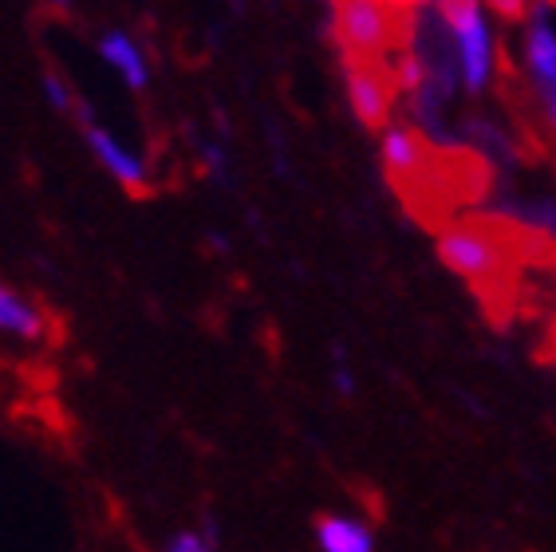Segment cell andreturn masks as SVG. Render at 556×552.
Listing matches in <instances>:
<instances>
[{"mask_svg": "<svg viewBox=\"0 0 556 552\" xmlns=\"http://www.w3.org/2000/svg\"><path fill=\"white\" fill-rule=\"evenodd\" d=\"M48 331V319L36 309L33 300H24L21 292H12L9 285H0V336L12 340H40Z\"/></svg>", "mask_w": 556, "mask_h": 552, "instance_id": "9", "label": "cell"}, {"mask_svg": "<svg viewBox=\"0 0 556 552\" xmlns=\"http://www.w3.org/2000/svg\"><path fill=\"white\" fill-rule=\"evenodd\" d=\"M43 91H48V103H52L55 111H67V106H72V91H67V84L55 72L43 75Z\"/></svg>", "mask_w": 556, "mask_h": 552, "instance_id": "13", "label": "cell"}, {"mask_svg": "<svg viewBox=\"0 0 556 552\" xmlns=\"http://www.w3.org/2000/svg\"><path fill=\"white\" fill-rule=\"evenodd\" d=\"M525 67H529V79L536 84V96L556 91V28L548 21L545 4H536L533 21L525 28Z\"/></svg>", "mask_w": 556, "mask_h": 552, "instance_id": "6", "label": "cell"}, {"mask_svg": "<svg viewBox=\"0 0 556 552\" xmlns=\"http://www.w3.org/2000/svg\"><path fill=\"white\" fill-rule=\"evenodd\" d=\"M485 9L505 16V21H521L525 12H529V0H482Z\"/></svg>", "mask_w": 556, "mask_h": 552, "instance_id": "15", "label": "cell"}, {"mask_svg": "<svg viewBox=\"0 0 556 552\" xmlns=\"http://www.w3.org/2000/svg\"><path fill=\"white\" fill-rule=\"evenodd\" d=\"M439 12L454 36V52H458L462 84L470 96H482L493 84L497 72V48H493L490 16H485L482 0H439Z\"/></svg>", "mask_w": 556, "mask_h": 552, "instance_id": "1", "label": "cell"}, {"mask_svg": "<svg viewBox=\"0 0 556 552\" xmlns=\"http://www.w3.org/2000/svg\"><path fill=\"white\" fill-rule=\"evenodd\" d=\"M84 138H87V147H91V154H96V162L118 181V186H123V190H130V193L147 190L150 186L147 162H142L139 154L123 142V138H115L108 127H99V123H87Z\"/></svg>", "mask_w": 556, "mask_h": 552, "instance_id": "5", "label": "cell"}, {"mask_svg": "<svg viewBox=\"0 0 556 552\" xmlns=\"http://www.w3.org/2000/svg\"><path fill=\"white\" fill-rule=\"evenodd\" d=\"M391 4H395V9H403V4H415V0H391Z\"/></svg>", "mask_w": 556, "mask_h": 552, "instance_id": "17", "label": "cell"}, {"mask_svg": "<svg viewBox=\"0 0 556 552\" xmlns=\"http://www.w3.org/2000/svg\"><path fill=\"white\" fill-rule=\"evenodd\" d=\"M316 544L320 552H375V532L359 517L328 513L316 520Z\"/></svg>", "mask_w": 556, "mask_h": 552, "instance_id": "8", "label": "cell"}, {"mask_svg": "<svg viewBox=\"0 0 556 552\" xmlns=\"http://www.w3.org/2000/svg\"><path fill=\"white\" fill-rule=\"evenodd\" d=\"M541 111H545V123L556 130V91H541Z\"/></svg>", "mask_w": 556, "mask_h": 552, "instance_id": "16", "label": "cell"}, {"mask_svg": "<svg viewBox=\"0 0 556 552\" xmlns=\"http://www.w3.org/2000/svg\"><path fill=\"white\" fill-rule=\"evenodd\" d=\"M332 12L348 60H375L403 43V24L391 0H332Z\"/></svg>", "mask_w": 556, "mask_h": 552, "instance_id": "2", "label": "cell"}, {"mask_svg": "<svg viewBox=\"0 0 556 552\" xmlns=\"http://www.w3.org/2000/svg\"><path fill=\"white\" fill-rule=\"evenodd\" d=\"M399 84L407 87V91H418V87L427 84V67H422V60L418 55H403V64H399Z\"/></svg>", "mask_w": 556, "mask_h": 552, "instance_id": "12", "label": "cell"}, {"mask_svg": "<svg viewBox=\"0 0 556 552\" xmlns=\"http://www.w3.org/2000/svg\"><path fill=\"white\" fill-rule=\"evenodd\" d=\"M99 55H103V64H108L111 72H115L118 79L130 87V91H147L150 60H147V52H142L139 43L123 33V28H115V33H108L103 40H99Z\"/></svg>", "mask_w": 556, "mask_h": 552, "instance_id": "7", "label": "cell"}, {"mask_svg": "<svg viewBox=\"0 0 556 552\" xmlns=\"http://www.w3.org/2000/svg\"><path fill=\"white\" fill-rule=\"evenodd\" d=\"M348 79V103L364 127H383L391 115V79H387L371 60H348L343 64Z\"/></svg>", "mask_w": 556, "mask_h": 552, "instance_id": "4", "label": "cell"}, {"mask_svg": "<svg viewBox=\"0 0 556 552\" xmlns=\"http://www.w3.org/2000/svg\"><path fill=\"white\" fill-rule=\"evenodd\" d=\"M439 261L454 276L473 280V285L493 280L505 265L502 244L493 241L490 234H482V229H470V225H454V229H446L439 237Z\"/></svg>", "mask_w": 556, "mask_h": 552, "instance_id": "3", "label": "cell"}, {"mask_svg": "<svg viewBox=\"0 0 556 552\" xmlns=\"http://www.w3.org/2000/svg\"><path fill=\"white\" fill-rule=\"evenodd\" d=\"M162 552H217L214 525H210V529H182V532H174L170 541L162 544Z\"/></svg>", "mask_w": 556, "mask_h": 552, "instance_id": "11", "label": "cell"}, {"mask_svg": "<svg viewBox=\"0 0 556 552\" xmlns=\"http://www.w3.org/2000/svg\"><path fill=\"white\" fill-rule=\"evenodd\" d=\"M383 166L387 174H395V178H415L422 171V162H427V147H422V138L407 127H391L383 130Z\"/></svg>", "mask_w": 556, "mask_h": 552, "instance_id": "10", "label": "cell"}, {"mask_svg": "<svg viewBox=\"0 0 556 552\" xmlns=\"http://www.w3.org/2000/svg\"><path fill=\"white\" fill-rule=\"evenodd\" d=\"M52 4H72V0H52Z\"/></svg>", "mask_w": 556, "mask_h": 552, "instance_id": "18", "label": "cell"}, {"mask_svg": "<svg viewBox=\"0 0 556 552\" xmlns=\"http://www.w3.org/2000/svg\"><path fill=\"white\" fill-rule=\"evenodd\" d=\"M332 379H336V391H340V394L355 391L352 367H348V355H343V351H336V355H332Z\"/></svg>", "mask_w": 556, "mask_h": 552, "instance_id": "14", "label": "cell"}]
</instances>
